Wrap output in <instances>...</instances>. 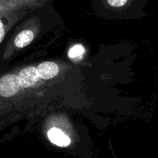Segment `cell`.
Listing matches in <instances>:
<instances>
[{
  "label": "cell",
  "mask_w": 158,
  "mask_h": 158,
  "mask_svg": "<svg viewBox=\"0 0 158 158\" xmlns=\"http://www.w3.org/2000/svg\"><path fill=\"white\" fill-rule=\"evenodd\" d=\"M36 70L40 79L49 80L58 74L59 67L53 62H45L39 65Z\"/></svg>",
  "instance_id": "obj_3"
},
{
  "label": "cell",
  "mask_w": 158,
  "mask_h": 158,
  "mask_svg": "<svg viewBox=\"0 0 158 158\" xmlns=\"http://www.w3.org/2000/svg\"><path fill=\"white\" fill-rule=\"evenodd\" d=\"M127 2V0H109L108 3L114 7H121Z\"/></svg>",
  "instance_id": "obj_7"
},
{
  "label": "cell",
  "mask_w": 158,
  "mask_h": 158,
  "mask_svg": "<svg viewBox=\"0 0 158 158\" xmlns=\"http://www.w3.org/2000/svg\"><path fill=\"white\" fill-rule=\"evenodd\" d=\"M5 35V29H4V26H3V23H2V21L0 20V43L3 40Z\"/></svg>",
  "instance_id": "obj_8"
},
{
  "label": "cell",
  "mask_w": 158,
  "mask_h": 158,
  "mask_svg": "<svg viewBox=\"0 0 158 158\" xmlns=\"http://www.w3.org/2000/svg\"><path fill=\"white\" fill-rule=\"evenodd\" d=\"M34 38V34L30 30H24L20 32L15 40V44L17 47L23 48L32 43Z\"/></svg>",
  "instance_id": "obj_5"
},
{
  "label": "cell",
  "mask_w": 158,
  "mask_h": 158,
  "mask_svg": "<svg viewBox=\"0 0 158 158\" xmlns=\"http://www.w3.org/2000/svg\"><path fill=\"white\" fill-rule=\"evenodd\" d=\"M49 140L59 147H67L70 143V139L61 130L58 128H52L48 132Z\"/></svg>",
  "instance_id": "obj_4"
},
{
  "label": "cell",
  "mask_w": 158,
  "mask_h": 158,
  "mask_svg": "<svg viewBox=\"0 0 158 158\" xmlns=\"http://www.w3.org/2000/svg\"><path fill=\"white\" fill-rule=\"evenodd\" d=\"M20 86L22 87L27 88L33 86L40 80L36 68L28 67L23 69L18 76Z\"/></svg>",
  "instance_id": "obj_2"
},
{
  "label": "cell",
  "mask_w": 158,
  "mask_h": 158,
  "mask_svg": "<svg viewBox=\"0 0 158 158\" xmlns=\"http://www.w3.org/2000/svg\"><path fill=\"white\" fill-rule=\"evenodd\" d=\"M20 83L19 77L15 74L6 75L0 79V95L4 97H10L19 90Z\"/></svg>",
  "instance_id": "obj_1"
},
{
  "label": "cell",
  "mask_w": 158,
  "mask_h": 158,
  "mask_svg": "<svg viewBox=\"0 0 158 158\" xmlns=\"http://www.w3.org/2000/svg\"><path fill=\"white\" fill-rule=\"evenodd\" d=\"M85 49L82 45H75L73 47L71 48L69 51V56L70 58H76V57L81 56L84 52Z\"/></svg>",
  "instance_id": "obj_6"
}]
</instances>
